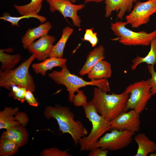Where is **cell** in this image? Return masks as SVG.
<instances>
[{"mask_svg":"<svg viewBox=\"0 0 156 156\" xmlns=\"http://www.w3.org/2000/svg\"><path fill=\"white\" fill-rule=\"evenodd\" d=\"M46 118L55 120L59 126L61 134L68 133L71 137L75 145L79 144L80 140L87 135L88 131L80 121L74 119L75 115L69 108L60 105L45 107L44 113Z\"/></svg>","mask_w":156,"mask_h":156,"instance_id":"6da1fadb","label":"cell"},{"mask_svg":"<svg viewBox=\"0 0 156 156\" xmlns=\"http://www.w3.org/2000/svg\"><path fill=\"white\" fill-rule=\"evenodd\" d=\"M129 94H107L97 87L94 89L92 100L97 112L110 121L125 112L129 98Z\"/></svg>","mask_w":156,"mask_h":156,"instance_id":"7a4b0ae2","label":"cell"},{"mask_svg":"<svg viewBox=\"0 0 156 156\" xmlns=\"http://www.w3.org/2000/svg\"><path fill=\"white\" fill-rule=\"evenodd\" d=\"M49 77L56 83L64 86L68 92V100L73 103L75 92L87 86H95L103 91L111 92L109 83L107 79H101L87 81L82 78L71 73L66 64L60 71H53L49 74Z\"/></svg>","mask_w":156,"mask_h":156,"instance_id":"3957f363","label":"cell"},{"mask_svg":"<svg viewBox=\"0 0 156 156\" xmlns=\"http://www.w3.org/2000/svg\"><path fill=\"white\" fill-rule=\"evenodd\" d=\"M86 118L91 122L92 128L89 134L82 137L79 144L80 151H90L101 136L106 131L111 130L109 121L99 114L92 101L83 107Z\"/></svg>","mask_w":156,"mask_h":156,"instance_id":"277c9868","label":"cell"},{"mask_svg":"<svg viewBox=\"0 0 156 156\" xmlns=\"http://www.w3.org/2000/svg\"><path fill=\"white\" fill-rule=\"evenodd\" d=\"M36 58L33 55L22 63L15 69L0 70V86L11 90L13 84L25 88L32 92L35 91L36 86L32 76L29 72V67Z\"/></svg>","mask_w":156,"mask_h":156,"instance_id":"5b68a950","label":"cell"},{"mask_svg":"<svg viewBox=\"0 0 156 156\" xmlns=\"http://www.w3.org/2000/svg\"><path fill=\"white\" fill-rule=\"evenodd\" d=\"M127 22L117 21L111 24V29L117 38L116 40L125 45L147 46L156 38V29L150 33L144 31H132L126 27Z\"/></svg>","mask_w":156,"mask_h":156,"instance_id":"8992f818","label":"cell"},{"mask_svg":"<svg viewBox=\"0 0 156 156\" xmlns=\"http://www.w3.org/2000/svg\"><path fill=\"white\" fill-rule=\"evenodd\" d=\"M151 88L149 78L135 82L128 86L124 92L129 94V96L125 112L129 109H134L141 113L153 95Z\"/></svg>","mask_w":156,"mask_h":156,"instance_id":"52a82bcc","label":"cell"},{"mask_svg":"<svg viewBox=\"0 0 156 156\" xmlns=\"http://www.w3.org/2000/svg\"><path fill=\"white\" fill-rule=\"evenodd\" d=\"M101 137L91 148H100L110 151L120 150L129 145L132 142L134 133L128 130L120 131L112 129Z\"/></svg>","mask_w":156,"mask_h":156,"instance_id":"ba28073f","label":"cell"},{"mask_svg":"<svg viewBox=\"0 0 156 156\" xmlns=\"http://www.w3.org/2000/svg\"><path fill=\"white\" fill-rule=\"evenodd\" d=\"M156 13V1L148 0L144 2H136L133 10L125 16L126 22L133 28L146 24L151 16Z\"/></svg>","mask_w":156,"mask_h":156,"instance_id":"9c48e42d","label":"cell"},{"mask_svg":"<svg viewBox=\"0 0 156 156\" xmlns=\"http://www.w3.org/2000/svg\"><path fill=\"white\" fill-rule=\"evenodd\" d=\"M46 1L51 12H59L64 18L71 19L75 26L80 27L81 21L77 12L85 7V4H75L68 0H46Z\"/></svg>","mask_w":156,"mask_h":156,"instance_id":"30bf717a","label":"cell"},{"mask_svg":"<svg viewBox=\"0 0 156 156\" xmlns=\"http://www.w3.org/2000/svg\"><path fill=\"white\" fill-rule=\"evenodd\" d=\"M140 113L134 109L123 112L109 122L111 130H128L135 133L139 131Z\"/></svg>","mask_w":156,"mask_h":156,"instance_id":"8fae6325","label":"cell"},{"mask_svg":"<svg viewBox=\"0 0 156 156\" xmlns=\"http://www.w3.org/2000/svg\"><path fill=\"white\" fill-rule=\"evenodd\" d=\"M16 107H5L0 112V129L6 130L20 125L24 126L28 123L29 118L27 114L23 112H18Z\"/></svg>","mask_w":156,"mask_h":156,"instance_id":"7c38bea8","label":"cell"},{"mask_svg":"<svg viewBox=\"0 0 156 156\" xmlns=\"http://www.w3.org/2000/svg\"><path fill=\"white\" fill-rule=\"evenodd\" d=\"M55 40L53 36L48 34L33 42L27 49L38 60L43 61L50 57Z\"/></svg>","mask_w":156,"mask_h":156,"instance_id":"4fadbf2b","label":"cell"},{"mask_svg":"<svg viewBox=\"0 0 156 156\" xmlns=\"http://www.w3.org/2000/svg\"><path fill=\"white\" fill-rule=\"evenodd\" d=\"M140 0H105L106 17H109L112 12H118L117 15L118 19L122 20L127 12L131 11L133 4Z\"/></svg>","mask_w":156,"mask_h":156,"instance_id":"5bb4252c","label":"cell"},{"mask_svg":"<svg viewBox=\"0 0 156 156\" xmlns=\"http://www.w3.org/2000/svg\"><path fill=\"white\" fill-rule=\"evenodd\" d=\"M52 27L51 23L49 22L46 21L36 27L28 29L21 38L24 48L27 49L36 39L48 34Z\"/></svg>","mask_w":156,"mask_h":156,"instance_id":"9a60e30c","label":"cell"},{"mask_svg":"<svg viewBox=\"0 0 156 156\" xmlns=\"http://www.w3.org/2000/svg\"><path fill=\"white\" fill-rule=\"evenodd\" d=\"M24 127L20 125L10 127L3 133L1 138L14 142L20 147L24 146L28 140V133Z\"/></svg>","mask_w":156,"mask_h":156,"instance_id":"2e32d148","label":"cell"},{"mask_svg":"<svg viewBox=\"0 0 156 156\" xmlns=\"http://www.w3.org/2000/svg\"><path fill=\"white\" fill-rule=\"evenodd\" d=\"M105 49L102 45L90 51L87 56L85 64L79 71V74L82 76L87 74L97 63L105 59Z\"/></svg>","mask_w":156,"mask_h":156,"instance_id":"e0dca14e","label":"cell"},{"mask_svg":"<svg viewBox=\"0 0 156 156\" xmlns=\"http://www.w3.org/2000/svg\"><path fill=\"white\" fill-rule=\"evenodd\" d=\"M67 59L63 58L50 57L38 63H34L32 68L36 74H41L45 76L47 70L54 67H62L66 65Z\"/></svg>","mask_w":156,"mask_h":156,"instance_id":"ac0fdd59","label":"cell"},{"mask_svg":"<svg viewBox=\"0 0 156 156\" xmlns=\"http://www.w3.org/2000/svg\"><path fill=\"white\" fill-rule=\"evenodd\" d=\"M112 74L111 64L106 61L101 60L97 63L87 74L88 77L91 81L107 79Z\"/></svg>","mask_w":156,"mask_h":156,"instance_id":"d6986e66","label":"cell"},{"mask_svg":"<svg viewBox=\"0 0 156 156\" xmlns=\"http://www.w3.org/2000/svg\"><path fill=\"white\" fill-rule=\"evenodd\" d=\"M134 140L138 147L135 156H146L149 153L156 151V144L150 140L144 133H139L134 136Z\"/></svg>","mask_w":156,"mask_h":156,"instance_id":"ffe728a7","label":"cell"},{"mask_svg":"<svg viewBox=\"0 0 156 156\" xmlns=\"http://www.w3.org/2000/svg\"><path fill=\"white\" fill-rule=\"evenodd\" d=\"M73 31V29L70 27H66L63 29L61 36L57 43L53 45L50 57H63L66 44Z\"/></svg>","mask_w":156,"mask_h":156,"instance_id":"44dd1931","label":"cell"},{"mask_svg":"<svg viewBox=\"0 0 156 156\" xmlns=\"http://www.w3.org/2000/svg\"><path fill=\"white\" fill-rule=\"evenodd\" d=\"M150 45V50L146 56L143 57L138 56L132 60L131 70H135L138 65L142 63H145L153 66L156 63V38L151 41Z\"/></svg>","mask_w":156,"mask_h":156,"instance_id":"7402d4cb","label":"cell"},{"mask_svg":"<svg viewBox=\"0 0 156 156\" xmlns=\"http://www.w3.org/2000/svg\"><path fill=\"white\" fill-rule=\"evenodd\" d=\"M5 49L0 50V61L1 63V70L5 71L13 69L21 60L19 54L11 55L4 52Z\"/></svg>","mask_w":156,"mask_h":156,"instance_id":"603a6c76","label":"cell"},{"mask_svg":"<svg viewBox=\"0 0 156 156\" xmlns=\"http://www.w3.org/2000/svg\"><path fill=\"white\" fill-rule=\"evenodd\" d=\"M43 0H30L28 3L22 5H14V7L21 15L38 14L42 7Z\"/></svg>","mask_w":156,"mask_h":156,"instance_id":"cb8c5ba5","label":"cell"},{"mask_svg":"<svg viewBox=\"0 0 156 156\" xmlns=\"http://www.w3.org/2000/svg\"><path fill=\"white\" fill-rule=\"evenodd\" d=\"M21 15V16L17 17L12 16L6 12L3 14L0 18L4 21L9 22L11 24V26H16L18 27L20 26L18 25L19 21L24 18H34L38 19L41 23L46 22V17L38 14H28Z\"/></svg>","mask_w":156,"mask_h":156,"instance_id":"d4e9b609","label":"cell"},{"mask_svg":"<svg viewBox=\"0 0 156 156\" xmlns=\"http://www.w3.org/2000/svg\"><path fill=\"white\" fill-rule=\"evenodd\" d=\"M19 146L9 139L1 138L0 140V155L11 156L16 153Z\"/></svg>","mask_w":156,"mask_h":156,"instance_id":"484cf974","label":"cell"},{"mask_svg":"<svg viewBox=\"0 0 156 156\" xmlns=\"http://www.w3.org/2000/svg\"><path fill=\"white\" fill-rule=\"evenodd\" d=\"M10 87L11 91L8 96L13 97L14 99L18 100L21 103H23L25 101L27 89L24 87L13 84L10 85Z\"/></svg>","mask_w":156,"mask_h":156,"instance_id":"4316f807","label":"cell"},{"mask_svg":"<svg viewBox=\"0 0 156 156\" xmlns=\"http://www.w3.org/2000/svg\"><path fill=\"white\" fill-rule=\"evenodd\" d=\"M42 156H71L66 150L61 151L57 148L53 147L43 150L40 154Z\"/></svg>","mask_w":156,"mask_h":156,"instance_id":"83f0119b","label":"cell"},{"mask_svg":"<svg viewBox=\"0 0 156 156\" xmlns=\"http://www.w3.org/2000/svg\"><path fill=\"white\" fill-rule=\"evenodd\" d=\"M77 93L73 96V105L75 107L84 106L88 103L87 97L83 91L78 90Z\"/></svg>","mask_w":156,"mask_h":156,"instance_id":"f1b7e54d","label":"cell"},{"mask_svg":"<svg viewBox=\"0 0 156 156\" xmlns=\"http://www.w3.org/2000/svg\"><path fill=\"white\" fill-rule=\"evenodd\" d=\"M147 68L151 75V78H149V82L151 87L150 91L153 95L156 94V72L153 66L148 65Z\"/></svg>","mask_w":156,"mask_h":156,"instance_id":"f546056e","label":"cell"},{"mask_svg":"<svg viewBox=\"0 0 156 156\" xmlns=\"http://www.w3.org/2000/svg\"><path fill=\"white\" fill-rule=\"evenodd\" d=\"M32 92L27 90L25 96V101L31 106L34 107H37L38 105V102L34 97Z\"/></svg>","mask_w":156,"mask_h":156,"instance_id":"4dcf8cb0","label":"cell"},{"mask_svg":"<svg viewBox=\"0 0 156 156\" xmlns=\"http://www.w3.org/2000/svg\"><path fill=\"white\" fill-rule=\"evenodd\" d=\"M109 151L108 149L103 150L100 148H97L90 150L88 156H106Z\"/></svg>","mask_w":156,"mask_h":156,"instance_id":"1f68e13d","label":"cell"},{"mask_svg":"<svg viewBox=\"0 0 156 156\" xmlns=\"http://www.w3.org/2000/svg\"><path fill=\"white\" fill-rule=\"evenodd\" d=\"M94 33L92 28L87 29L86 30L83 40L89 42L93 36Z\"/></svg>","mask_w":156,"mask_h":156,"instance_id":"d6a6232c","label":"cell"},{"mask_svg":"<svg viewBox=\"0 0 156 156\" xmlns=\"http://www.w3.org/2000/svg\"><path fill=\"white\" fill-rule=\"evenodd\" d=\"M97 35L96 33L94 32L93 36L89 42L93 47H94L98 43V39Z\"/></svg>","mask_w":156,"mask_h":156,"instance_id":"836d02e7","label":"cell"},{"mask_svg":"<svg viewBox=\"0 0 156 156\" xmlns=\"http://www.w3.org/2000/svg\"><path fill=\"white\" fill-rule=\"evenodd\" d=\"M85 2L88 3L91 2H94L96 3H99L105 1V0H84Z\"/></svg>","mask_w":156,"mask_h":156,"instance_id":"e575fe53","label":"cell"},{"mask_svg":"<svg viewBox=\"0 0 156 156\" xmlns=\"http://www.w3.org/2000/svg\"><path fill=\"white\" fill-rule=\"evenodd\" d=\"M68 0L72 2V3H74L76 1H77L79 0Z\"/></svg>","mask_w":156,"mask_h":156,"instance_id":"d590c367","label":"cell"},{"mask_svg":"<svg viewBox=\"0 0 156 156\" xmlns=\"http://www.w3.org/2000/svg\"><path fill=\"white\" fill-rule=\"evenodd\" d=\"M149 156H156V153H151Z\"/></svg>","mask_w":156,"mask_h":156,"instance_id":"8d00e7d4","label":"cell"},{"mask_svg":"<svg viewBox=\"0 0 156 156\" xmlns=\"http://www.w3.org/2000/svg\"><path fill=\"white\" fill-rule=\"evenodd\" d=\"M156 1V0H155Z\"/></svg>","mask_w":156,"mask_h":156,"instance_id":"74e56055","label":"cell"}]
</instances>
